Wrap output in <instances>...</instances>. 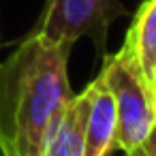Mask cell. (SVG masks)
Instances as JSON below:
<instances>
[{
	"label": "cell",
	"mask_w": 156,
	"mask_h": 156,
	"mask_svg": "<svg viewBox=\"0 0 156 156\" xmlns=\"http://www.w3.org/2000/svg\"><path fill=\"white\" fill-rule=\"evenodd\" d=\"M71 43L30 32L0 62V139L9 156H41L45 137L71 101Z\"/></svg>",
	"instance_id": "6da1fadb"
},
{
	"label": "cell",
	"mask_w": 156,
	"mask_h": 156,
	"mask_svg": "<svg viewBox=\"0 0 156 156\" xmlns=\"http://www.w3.org/2000/svg\"><path fill=\"white\" fill-rule=\"evenodd\" d=\"M98 77L109 88L115 103V141L113 147L133 152L156 122V96L150 79L143 75L133 47L124 41L113 54H105Z\"/></svg>",
	"instance_id": "7a4b0ae2"
},
{
	"label": "cell",
	"mask_w": 156,
	"mask_h": 156,
	"mask_svg": "<svg viewBox=\"0 0 156 156\" xmlns=\"http://www.w3.org/2000/svg\"><path fill=\"white\" fill-rule=\"evenodd\" d=\"M126 15L120 0H45L34 26V34L47 43L75 45L81 37H92L103 51L109 26Z\"/></svg>",
	"instance_id": "3957f363"
},
{
	"label": "cell",
	"mask_w": 156,
	"mask_h": 156,
	"mask_svg": "<svg viewBox=\"0 0 156 156\" xmlns=\"http://www.w3.org/2000/svg\"><path fill=\"white\" fill-rule=\"evenodd\" d=\"M90 107V90L73 94L60 115L54 120L41 156H83L86 152V118Z\"/></svg>",
	"instance_id": "277c9868"
},
{
	"label": "cell",
	"mask_w": 156,
	"mask_h": 156,
	"mask_svg": "<svg viewBox=\"0 0 156 156\" xmlns=\"http://www.w3.org/2000/svg\"><path fill=\"white\" fill-rule=\"evenodd\" d=\"M90 107L86 118V152L83 156H107L113 150L115 141V103L101 77L88 83Z\"/></svg>",
	"instance_id": "5b68a950"
},
{
	"label": "cell",
	"mask_w": 156,
	"mask_h": 156,
	"mask_svg": "<svg viewBox=\"0 0 156 156\" xmlns=\"http://www.w3.org/2000/svg\"><path fill=\"white\" fill-rule=\"evenodd\" d=\"M124 41L133 47L135 58L150 79L156 75V0H143Z\"/></svg>",
	"instance_id": "8992f818"
},
{
	"label": "cell",
	"mask_w": 156,
	"mask_h": 156,
	"mask_svg": "<svg viewBox=\"0 0 156 156\" xmlns=\"http://www.w3.org/2000/svg\"><path fill=\"white\" fill-rule=\"evenodd\" d=\"M126 154L128 156H156V122L150 128V133L143 137V141L133 152H126Z\"/></svg>",
	"instance_id": "52a82bcc"
},
{
	"label": "cell",
	"mask_w": 156,
	"mask_h": 156,
	"mask_svg": "<svg viewBox=\"0 0 156 156\" xmlns=\"http://www.w3.org/2000/svg\"><path fill=\"white\" fill-rule=\"evenodd\" d=\"M0 156H9V154H7V147H5V143H2V139H0Z\"/></svg>",
	"instance_id": "ba28073f"
},
{
	"label": "cell",
	"mask_w": 156,
	"mask_h": 156,
	"mask_svg": "<svg viewBox=\"0 0 156 156\" xmlns=\"http://www.w3.org/2000/svg\"><path fill=\"white\" fill-rule=\"evenodd\" d=\"M124 156H128V154H124Z\"/></svg>",
	"instance_id": "9c48e42d"
}]
</instances>
